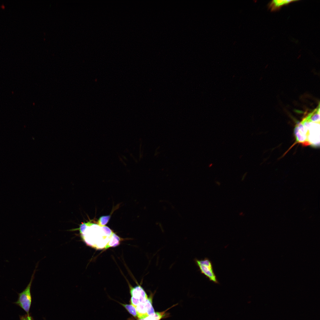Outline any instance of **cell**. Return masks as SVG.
I'll list each match as a JSON object with an SVG mask.
<instances>
[{"label": "cell", "instance_id": "1", "mask_svg": "<svg viewBox=\"0 0 320 320\" xmlns=\"http://www.w3.org/2000/svg\"><path fill=\"white\" fill-rule=\"evenodd\" d=\"M81 237L86 244L97 250L107 249L118 246L121 239L107 226L90 222L82 223L78 228Z\"/></svg>", "mask_w": 320, "mask_h": 320}, {"label": "cell", "instance_id": "2", "mask_svg": "<svg viewBox=\"0 0 320 320\" xmlns=\"http://www.w3.org/2000/svg\"><path fill=\"white\" fill-rule=\"evenodd\" d=\"M300 122L307 130V145L316 148L320 145V122H313L303 119Z\"/></svg>", "mask_w": 320, "mask_h": 320}, {"label": "cell", "instance_id": "3", "mask_svg": "<svg viewBox=\"0 0 320 320\" xmlns=\"http://www.w3.org/2000/svg\"><path fill=\"white\" fill-rule=\"evenodd\" d=\"M195 261L201 274L205 275L209 281L215 284H219L214 271L212 262L209 258L205 257L201 260L196 258Z\"/></svg>", "mask_w": 320, "mask_h": 320}, {"label": "cell", "instance_id": "4", "mask_svg": "<svg viewBox=\"0 0 320 320\" xmlns=\"http://www.w3.org/2000/svg\"><path fill=\"white\" fill-rule=\"evenodd\" d=\"M36 269L33 271L30 281L26 288L21 292L18 294L17 300L15 303L19 306L29 314L31 302V288L32 281L34 278Z\"/></svg>", "mask_w": 320, "mask_h": 320}, {"label": "cell", "instance_id": "5", "mask_svg": "<svg viewBox=\"0 0 320 320\" xmlns=\"http://www.w3.org/2000/svg\"><path fill=\"white\" fill-rule=\"evenodd\" d=\"M152 296L151 295L145 302L135 307L139 319L145 318L155 313L152 304Z\"/></svg>", "mask_w": 320, "mask_h": 320}, {"label": "cell", "instance_id": "6", "mask_svg": "<svg viewBox=\"0 0 320 320\" xmlns=\"http://www.w3.org/2000/svg\"><path fill=\"white\" fill-rule=\"evenodd\" d=\"M130 291L132 296L131 303L135 307L139 304L145 302L148 298L144 289L140 285L130 287Z\"/></svg>", "mask_w": 320, "mask_h": 320}, {"label": "cell", "instance_id": "7", "mask_svg": "<svg viewBox=\"0 0 320 320\" xmlns=\"http://www.w3.org/2000/svg\"><path fill=\"white\" fill-rule=\"evenodd\" d=\"M298 1L297 0H273L269 3L268 5V7L271 11H276L283 6Z\"/></svg>", "mask_w": 320, "mask_h": 320}, {"label": "cell", "instance_id": "8", "mask_svg": "<svg viewBox=\"0 0 320 320\" xmlns=\"http://www.w3.org/2000/svg\"><path fill=\"white\" fill-rule=\"evenodd\" d=\"M166 311L155 312L145 318L137 320H160L165 316Z\"/></svg>", "mask_w": 320, "mask_h": 320}, {"label": "cell", "instance_id": "9", "mask_svg": "<svg viewBox=\"0 0 320 320\" xmlns=\"http://www.w3.org/2000/svg\"><path fill=\"white\" fill-rule=\"evenodd\" d=\"M128 311L135 317H137V315L135 308L132 305L121 304Z\"/></svg>", "mask_w": 320, "mask_h": 320}, {"label": "cell", "instance_id": "10", "mask_svg": "<svg viewBox=\"0 0 320 320\" xmlns=\"http://www.w3.org/2000/svg\"><path fill=\"white\" fill-rule=\"evenodd\" d=\"M110 217L109 215L101 216L98 220V223L101 226H104L108 222Z\"/></svg>", "mask_w": 320, "mask_h": 320}, {"label": "cell", "instance_id": "11", "mask_svg": "<svg viewBox=\"0 0 320 320\" xmlns=\"http://www.w3.org/2000/svg\"><path fill=\"white\" fill-rule=\"evenodd\" d=\"M20 320H32L31 316L29 314H27L21 316L20 318Z\"/></svg>", "mask_w": 320, "mask_h": 320}, {"label": "cell", "instance_id": "12", "mask_svg": "<svg viewBox=\"0 0 320 320\" xmlns=\"http://www.w3.org/2000/svg\"><path fill=\"white\" fill-rule=\"evenodd\" d=\"M246 174H245V175H244L243 176V177H242V180H244V177H245V176H246Z\"/></svg>", "mask_w": 320, "mask_h": 320}]
</instances>
